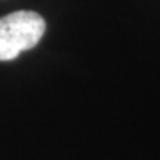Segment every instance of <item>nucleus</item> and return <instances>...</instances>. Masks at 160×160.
I'll return each mask as SVG.
<instances>
[{"instance_id":"nucleus-1","label":"nucleus","mask_w":160,"mask_h":160,"mask_svg":"<svg viewBox=\"0 0 160 160\" xmlns=\"http://www.w3.org/2000/svg\"><path fill=\"white\" fill-rule=\"evenodd\" d=\"M46 30L45 19L31 11H19L0 18V61H11L34 48Z\"/></svg>"}]
</instances>
